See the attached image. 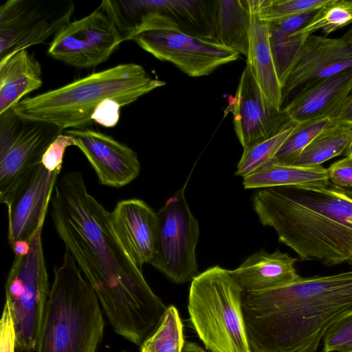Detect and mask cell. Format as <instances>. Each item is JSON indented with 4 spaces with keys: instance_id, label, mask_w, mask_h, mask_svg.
Listing matches in <instances>:
<instances>
[{
    "instance_id": "obj_1",
    "label": "cell",
    "mask_w": 352,
    "mask_h": 352,
    "mask_svg": "<svg viewBox=\"0 0 352 352\" xmlns=\"http://www.w3.org/2000/svg\"><path fill=\"white\" fill-rule=\"evenodd\" d=\"M54 228L95 292L113 331L139 346L168 307L117 236L109 212L89 192L82 174L57 181L51 200Z\"/></svg>"
},
{
    "instance_id": "obj_2",
    "label": "cell",
    "mask_w": 352,
    "mask_h": 352,
    "mask_svg": "<svg viewBox=\"0 0 352 352\" xmlns=\"http://www.w3.org/2000/svg\"><path fill=\"white\" fill-rule=\"evenodd\" d=\"M241 306L250 352H316L333 322L352 309V270L243 292Z\"/></svg>"
},
{
    "instance_id": "obj_3",
    "label": "cell",
    "mask_w": 352,
    "mask_h": 352,
    "mask_svg": "<svg viewBox=\"0 0 352 352\" xmlns=\"http://www.w3.org/2000/svg\"><path fill=\"white\" fill-rule=\"evenodd\" d=\"M260 223L302 261L331 267L351 263L352 199L331 182L326 186L261 188L252 197Z\"/></svg>"
},
{
    "instance_id": "obj_4",
    "label": "cell",
    "mask_w": 352,
    "mask_h": 352,
    "mask_svg": "<svg viewBox=\"0 0 352 352\" xmlns=\"http://www.w3.org/2000/svg\"><path fill=\"white\" fill-rule=\"evenodd\" d=\"M165 85L140 65L120 64L22 99L13 111L25 122L52 124L63 131L82 129L93 122L92 114L102 101L113 99L121 107L126 106Z\"/></svg>"
},
{
    "instance_id": "obj_5",
    "label": "cell",
    "mask_w": 352,
    "mask_h": 352,
    "mask_svg": "<svg viewBox=\"0 0 352 352\" xmlns=\"http://www.w3.org/2000/svg\"><path fill=\"white\" fill-rule=\"evenodd\" d=\"M104 330L99 300L65 250L54 268L36 352H96Z\"/></svg>"
},
{
    "instance_id": "obj_6",
    "label": "cell",
    "mask_w": 352,
    "mask_h": 352,
    "mask_svg": "<svg viewBox=\"0 0 352 352\" xmlns=\"http://www.w3.org/2000/svg\"><path fill=\"white\" fill-rule=\"evenodd\" d=\"M243 289L230 270L209 267L191 281L188 310L192 328L210 352H250Z\"/></svg>"
},
{
    "instance_id": "obj_7",
    "label": "cell",
    "mask_w": 352,
    "mask_h": 352,
    "mask_svg": "<svg viewBox=\"0 0 352 352\" xmlns=\"http://www.w3.org/2000/svg\"><path fill=\"white\" fill-rule=\"evenodd\" d=\"M39 230L24 254L14 255L5 285L16 335V351H36L50 287Z\"/></svg>"
},
{
    "instance_id": "obj_8",
    "label": "cell",
    "mask_w": 352,
    "mask_h": 352,
    "mask_svg": "<svg viewBox=\"0 0 352 352\" xmlns=\"http://www.w3.org/2000/svg\"><path fill=\"white\" fill-rule=\"evenodd\" d=\"M188 179L157 212V243L150 263L177 284L192 281L199 274L195 249L199 227L184 196Z\"/></svg>"
},
{
    "instance_id": "obj_9",
    "label": "cell",
    "mask_w": 352,
    "mask_h": 352,
    "mask_svg": "<svg viewBox=\"0 0 352 352\" xmlns=\"http://www.w3.org/2000/svg\"><path fill=\"white\" fill-rule=\"evenodd\" d=\"M72 0H8L0 7V63L43 43L71 21Z\"/></svg>"
},
{
    "instance_id": "obj_10",
    "label": "cell",
    "mask_w": 352,
    "mask_h": 352,
    "mask_svg": "<svg viewBox=\"0 0 352 352\" xmlns=\"http://www.w3.org/2000/svg\"><path fill=\"white\" fill-rule=\"evenodd\" d=\"M129 40L158 60L173 63L191 77L209 75L240 57L239 53L216 41L176 30L140 28Z\"/></svg>"
},
{
    "instance_id": "obj_11",
    "label": "cell",
    "mask_w": 352,
    "mask_h": 352,
    "mask_svg": "<svg viewBox=\"0 0 352 352\" xmlns=\"http://www.w3.org/2000/svg\"><path fill=\"white\" fill-rule=\"evenodd\" d=\"M0 201L28 173L41 164L48 146L61 134L58 127L25 122L13 109L0 116Z\"/></svg>"
},
{
    "instance_id": "obj_12",
    "label": "cell",
    "mask_w": 352,
    "mask_h": 352,
    "mask_svg": "<svg viewBox=\"0 0 352 352\" xmlns=\"http://www.w3.org/2000/svg\"><path fill=\"white\" fill-rule=\"evenodd\" d=\"M60 170L37 165L1 201L7 206L8 240L14 255L28 252L43 229Z\"/></svg>"
},
{
    "instance_id": "obj_13",
    "label": "cell",
    "mask_w": 352,
    "mask_h": 352,
    "mask_svg": "<svg viewBox=\"0 0 352 352\" xmlns=\"http://www.w3.org/2000/svg\"><path fill=\"white\" fill-rule=\"evenodd\" d=\"M123 41L111 19L100 9L70 22L53 38L48 54L76 68L105 62Z\"/></svg>"
},
{
    "instance_id": "obj_14",
    "label": "cell",
    "mask_w": 352,
    "mask_h": 352,
    "mask_svg": "<svg viewBox=\"0 0 352 352\" xmlns=\"http://www.w3.org/2000/svg\"><path fill=\"white\" fill-rule=\"evenodd\" d=\"M228 109L233 115L234 131L243 149L274 136L293 122L283 108H276L265 96L248 65Z\"/></svg>"
},
{
    "instance_id": "obj_15",
    "label": "cell",
    "mask_w": 352,
    "mask_h": 352,
    "mask_svg": "<svg viewBox=\"0 0 352 352\" xmlns=\"http://www.w3.org/2000/svg\"><path fill=\"white\" fill-rule=\"evenodd\" d=\"M65 133L73 137L95 170L99 182L120 188L133 181L140 174L137 153L112 137L89 129H72Z\"/></svg>"
},
{
    "instance_id": "obj_16",
    "label": "cell",
    "mask_w": 352,
    "mask_h": 352,
    "mask_svg": "<svg viewBox=\"0 0 352 352\" xmlns=\"http://www.w3.org/2000/svg\"><path fill=\"white\" fill-rule=\"evenodd\" d=\"M352 68V45L342 37L309 36L283 88V100L306 82Z\"/></svg>"
},
{
    "instance_id": "obj_17",
    "label": "cell",
    "mask_w": 352,
    "mask_h": 352,
    "mask_svg": "<svg viewBox=\"0 0 352 352\" xmlns=\"http://www.w3.org/2000/svg\"><path fill=\"white\" fill-rule=\"evenodd\" d=\"M113 228L135 264L142 269L151 263L158 237L157 212L144 201H120L110 212Z\"/></svg>"
},
{
    "instance_id": "obj_18",
    "label": "cell",
    "mask_w": 352,
    "mask_h": 352,
    "mask_svg": "<svg viewBox=\"0 0 352 352\" xmlns=\"http://www.w3.org/2000/svg\"><path fill=\"white\" fill-rule=\"evenodd\" d=\"M283 107L294 123L332 118L352 90V68L327 78L311 80L303 85Z\"/></svg>"
},
{
    "instance_id": "obj_19",
    "label": "cell",
    "mask_w": 352,
    "mask_h": 352,
    "mask_svg": "<svg viewBox=\"0 0 352 352\" xmlns=\"http://www.w3.org/2000/svg\"><path fill=\"white\" fill-rule=\"evenodd\" d=\"M296 258L276 250H260L248 256L230 273L244 292H256L280 287L297 280L300 276Z\"/></svg>"
},
{
    "instance_id": "obj_20",
    "label": "cell",
    "mask_w": 352,
    "mask_h": 352,
    "mask_svg": "<svg viewBox=\"0 0 352 352\" xmlns=\"http://www.w3.org/2000/svg\"><path fill=\"white\" fill-rule=\"evenodd\" d=\"M248 3L250 22L247 65L265 96L276 108L282 109L283 87L274 61L268 24L258 16V0H248Z\"/></svg>"
},
{
    "instance_id": "obj_21",
    "label": "cell",
    "mask_w": 352,
    "mask_h": 352,
    "mask_svg": "<svg viewBox=\"0 0 352 352\" xmlns=\"http://www.w3.org/2000/svg\"><path fill=\"white\" fill-rule=\"evenodd\" d=\"M43 83L40 63L27 50L0 63V116L12 109Z\"/></svg>"
},
{
    "instance_id": "obj_22",
    "label": "cell",
    "mask_w": 352,
    "mask_h": 352,
    "mask_svg": "<svg viewBox=\"0 0 352 352\" xmlns=\"http://www.w3.org/2000/svg\"><path fill=\"white\" fill-rule=\"evenodd\" d=\"M330 183L327 169L322 165L301 166L271 161L243 177L245 189L288 186H326Z\"/></svg>"
},
{
    "instance_id": "obj_23",
    "label": "cell",
    "mask_w": 352,
    "mask_h": 352,
    "mask_svg": "<svg viewBox=\"0 0 352 352\" xmlns=\"http://www.w3.org/2000/svg\"><path fill=\"white\" fill-rule=\"evenodd\" d=\"M250 12L248 0H217L214 3V39L248 56Z\"/></svg>"
},
{
    "instance_id": "obj_24",
    "label": "cell",
    "mask_w": 352,
    "mask_h": 352,
    "mask_svg": "<svg viewBox=\"0 0 352 352\" xmlns=\"http://www.w3.org/2000/svg\"><path fill=\"white\" fill-rule=\"evenodd\" d=\"M351 138L352 126L333 122L308 144L296 165L320 166L330 159L343 155Z\"/></svg>"
},
{
    "instance_id": "obj_25",
    "label": "cell",
    "mask_w": 352,
    "mask_h": 352,
    "mask_svg": "<svg viewBox=\"0 0 352 352\" xmlns=\"http://www.w3.org/2000/svg\"><path fill=\"white\" fill-rule=\"evenodd\" d=\"M185 342L179 312L170 305L157 327L140 346V352H182Z\"/></svg>"
},
{
    "instance_id": "obj_26",
    "label": "cell",
    "mask_w": 352,
    "mask_h": 352,
    "mask_svg": "<svg viewBox=\"0 0 352 352\" xmlns=\"http://www.w3.org/2000/svg\"><path fill=\"white\" fill-rule=\"evenodd\" d=\"M352 23V0H329L295 34L308 38L319 30L324 36Z\"/></svg>"
},
{
    "instance_id": "obj_27",
    "label": "cell",
    "mask_w": 352,
    "mask_h": 352,
    "mask_svg": "<svg viewBox=\"0 0 352 352\" xmlns=\"http://www.w3.org/2000/svg\"><path fill=\"white\" fill-rule=\"evenodd\" d=\"M333 121L329 118L297 123L272 161L296 165L308 144Z\"/></svg>"
},
{
    "instance_id": "obj_28",
    "label": "cell",
    "mask_w": 352,
    "mask_h": 352,
    "mask_svg": "<svg viewBox=\"0 0 352 352\" xmlns=\"http://www.w3.org/2000/svg\"><path fill=\"white\" fill-rule=\"evenodd\" d=\"M296 125L291 122L274 136L243 149L235 175L243 177L272 161Z\"/></svg>"
},
{
    "instance_id": "obj_29",
    "label": "cell",
    "mask_w": 352,
    "mask_h": 352,
    "mask_svg": "<svg viewBox=\"0 0 352 352\" xmlns=\"http://www.w3.org/2000/svg\"><path fill=\"white\" fill-rule=\"evenodd\" d=\"M329 0H258V14L269 23L320 9Z\"/></svg>"
},
{
    "instance_id": "obj_30",
    "label": "cell",
    "mask_w": 352,
    "mask_h": 352,
    "mask_svg": "<svg viewBox=\"0 0 352 352\" xmlns=\"http://www.w3.org/2000/svg\"><path fill=\"white\" fill-rule=\"evenodd\" d=\"M323 352H340L352 343V309L340 316L323 338Z\"/></svg>"
},
{
    "instance_id": "obj_31",
    "label": "cell",
    "mask_w": 352,
    "mask_h": 352,
    "mask_svg": "<svg viewBox=\"0 0 352 352\" xmlns=\"http://www.w3.org/2000/svg\"><path fill=\"white\" fill-rule=\"evenodd\" d=\"M70 146H76L73 137L65 133L58 135L45 152L42 164L50 171L61 170L65 152Z\"/></svg>"
},
{
    "instance_id": "obj_32",
    "label": "cell",
    "mask_w": 352,
    "mask_h": 352,
    "mask_svg": "<svg viewBox=\"0 0 352 352\" xmlns=\"http://www.w3.org/2000/svg\"><path fill=\"white\" fill-rule=\"evenodd\" d=\"M327 169L331 184L341 188H352V159L338 160Z\"/></svg>"
},
{
    "instance_id": "obj_33",
    "label": "cell",
    "mask_w": 352,
    "mask_h": 352,
    "mask_svg": "<svg viewBox=\"0 0 352 352\" xmlns=\"http://www.w3.org/2000/svg\"><path fill=\"white\" fill-rule=\"evenodd\" d=\"M0 352H16V335L9 305L5 301L0 320Z\"/></svg>"
},
{
    "instance_id": "obj_34",
    "label": "cell",
    "mask_w": 352,
    "mask_h": 352,
    "mask_svg": "<svg viewBox=\"0 0 352 352\" xmlns=\"http://www.w3.org/2000/svg\"><path fill=\"white\" fill-rule=\"evenodd\" d=\"M121 105L113 99H107L97 106L92 114V121L104 126H115L120 118Z\"/></svg>"
},
{
    "instance_id": "obj_35",
    "label": "cell",
    "mask_w": 352,
    "mask_h": 352,
    "mask_svg": "<svg viewBox=\"0 0 352 352\" xmlns=\"http://www.w3.org/2000/svg\"><path fill=\"white\" fill-rule=\"evenodd\" d=\"M331 120L336 123L352 126V90L341 103Z\"/></svg>"
},
{
    "instance_id": "obj_36",
    "label": "cell",
    "mask_w": 352,
    "mask_h": 352,
    "mask_svg": "<svg viewBox=\"0 0 352 352\" xmlns=\"http://www.w3.org/2000/svg\"><path fill=\"white\" fill-rule=\"evenodd\" d=\"M182 352H206L197 343L192 342H185Z\"/></svg>"
},
{
    "instance_id": "obj_37",
    "label": "cell",
    "mask_w": 352,
    "mask_h": 352,
    "mask_svg": "<svg viewBox=\"0 0 352 352\" xmlns=\"http://www.w3.org/2000/svg\"><path fill=\"white\" fill-rule=\"evenodd\" d=\"M341 37L352 45V26Z\"/></svg>"
},
{
    "instance_id": "obj_38",
    "label": "cell",
    "mask_w": 352,
    "mask_h": 352,
    "mask_svg": "<svg viewBox=\"0 0 352 352\" xmlns=\"http://www.w3.org/2000/svg\"><path fill=\"white\" fill-rule=\"evenodd\" d=\"M343 155L352 159V138Z\"/></svg>"
},
{
    "instance_id": "obj_39",
    "label": "cell",
    "mask_w": 352,
    "mask_h": 352,
    "mask_svg": "<svg viewBox=\"0 0 352 352\" xmlns=\"http://www.w3.org/2000/svg\"><path fill=\"white\" fill-rule=\"evenodd\" d=\"M347 197L352 199V188H342Z\"/></svg>"
},
{
    "instance_id": "obj_40",
    "label": "cell",
    "mask_w": 352,
    "mask_h": 352,
    "mask_svg": "<svg viewBox=\"0 0 352 352\" xmlns=\"http://www.w3.org/2000/svg\"><path fill=\"white\" fill-rule=\"evenodd\" d=\"M340 352H352V343L345 346Z\"/></svg>"
},
{
    "instance_id": "obj_41",
    "label": "cell",
    "mask_w": 352,
    "mask_h": 352,
    "mask_svg": "<svg viewBox=\"0 0 352 352\" xmlns=\"http://www.w3.org/2000/svg\"><path fill=\"white\" fill-rule=\"evenodd\" d=\"M350 265L352 266V252H351V262Z\"/></svg>"
},
{
    "instance_id": "obj_42",
    "label": "cell",
    "mask_w": 352,
    "mask_h": 352,
    "mask_svg": "<svg viewBox=\"0 0 352 352\" xmlns=\"http://www.w3.org/2000/svg\"><path fill=\"white\" fill-rule=\"evenodd\" d=\"M120 352H127V351H120Z\"/></svg>"
}]
</instances>
